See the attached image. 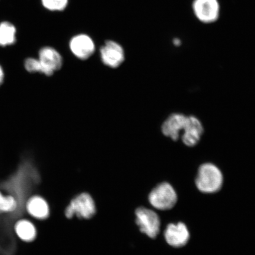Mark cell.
I'll return each instance as SVG.
<instances>
[{
    "label": "cell",
    "mask_w": 255,
    "mask_h": 255,
    "mask_svg": "<svg viewBox=\"0 0 255 255\" xmlns=\"http://www.w3.org/2000/svg\"><path fill=\"white\" fill-rule=\"evenodd\" d=\"M97 213V205L91 194L82 192L70 200L64 211L65 218L72 219L76 215L79 219L89 220Z\"/></svg>",
    "instance_id": "6da1fadb"
},
{
    "label": "cell",
    "mask_w": 255,
    "mask_h": 255,
    "mask_svg": "<svg viewBox=\"0 0 255 255\" xmlns=\"http://www.w3.org/2000/svg\"><path fill=\"white\" fill-rule=\"evenodd\" d=\"M196 186L203 193L218 192L223 186V177L220 169L212 163L203 164L199 168Z\"/></svg>",
    "instance_id": "7a4b0ae2"
},
{
    "label": "cell",
    "mask_w": 255,
    "mask_h": 255,
    "mask_svg": "<svg viewBox=\"0 0 255 255\" xmlns=\"http://www.w3.org/2000/svg\"><path fill=\"white\" fill-rule=\"evenodd\" d=\"M135 223L139 231L149 238L155 239L160 232L161 221L157 213L145 207H139L134 212Z\"/></svg>",
    "instance_id": "3957f363"
},
{
    "label": "cell",
    "mask_w": 255,
    "mask_h": 255,
    "mask_svg": "<svg viewBox=\"0 0 255 255\" xmlns=\"http://www.w3.org/2000/svg\"><path fill=\"white\" fill-rule=\"evenodd\" d=\"M148 199L154 208L159 210H168L173 208L177 203V195L170 184L163 182L151 190Z\"/></svg>",
    "instance_id": "277c9868"
},
{
    "label": "cell",
    "mask_w": 255,
    "mask_h": 255,
    "mask_svg": "<svg viewBox=\"0 0 255 255\" xmlns=\"http://www.w3.org/2000/svg\"><path fill=\"white\" fill-rule=\"evenodd\" d=\"M192 7L194 15L202 23H213L219 19L220 4L218 0H194Z\"/></svg>",
    "instance_id": "5b68a950"
},
{
    "label": "cell",
    "mask_w": 255,
    "mask_h": 255,
    "mask_svg": "<svg viewBox=\"0 0 255 255\" xmlns=\"http://www.w3.org/2000/svg\"><path fill=\"white\" fill-rule=\"evenodd\" d=\"M39 60L42 68V73L46 76L53 75L62 66V57L53 47H44L41 49L39 53Z\"/></svg>",
    "instance_id": "8992f818"
},
{
    "label": "cell",
    "mask_w": 255,
    "mask_h": 255,
    "mask_svg": "<svg viewBox=\"0 0 255 255\" xmlns=\"http://www.w3.org/2000/svg\"><path fill=\"white\" fill-rule=\"evenodd\" d=\"M164 238L170 246L174 248L184 247L190 239V233L186 225L182 222L177 224L170 223L164 231Z\"/></svg>",
    "instance_id": "52a82bcc"
},
{
    "label": "cell",
    "mask_w": 255,
    "mask_h": 255,
    "mask_svg": "<svg viewBox=\"0 0 255 255\" xmlns=\"http://www.w3.org/2000/svg\"><path fill=\"white\" fill-rule=\"evenodd\" d=\"M101 59L102 62L108 67L116 68L124 61L125 55L122 46L114 41H107L104 46L101 48Z\"/></svg>",
    "instance_id": "ba28073f"
},
{
    "label": "cell",
    "mask_w": 255,
    "mask_h": 255,
    "mask_svg": "<svg viewBox=\"0 0 255 255\" xmlns=\"http://www.w3.org/2000/svg\"><path fill=\"white\" fill-rule=\"evenodd\" d=\"M69 46L73 55L81 60L89 58L95 50L93 40L87 35L83 34L73 37L70 41Z\"/></svg>",
    "instance_id": "9c48e42d"
},
{
    "label": "cell",
    "mask_w": 255,
    "mask_h": 255,
    "mask_svg": "<svg viewBox=\"0 0 255 255\" xmlns=\"http://www.w3.org/2000/svg\"><path fill=\"white\" fill-rule=\"evenodd\" d=\"M183 130L182 140L184 144L188 146H194L200 141L203 134V127L197 118L191 116L187 117Z\"/></svg>",
    "instance_id": "30bf717a"
},
{
    "label": "cell",
    "mask_w": 255,
    "mask_h": 255,
    "mask_svg": "<svg viewBox=\"0 0 255 255\" xmlns=\"http://www.w3.org/2000/svg\"><path fill=\"white\" fill-rule=\"evenodd\" d=\"M25 209L28 214L39 221L47 219L50 213L49 203L40 196H33L28 199L25 203Z\"/></svg>",
    "instance_id": "8fae6325"
},
{
    "label": "cell",
    "mask_w": 255,
    "mask_h": 255,
    "mask_svg": "<svg viewBox=\"0 0 255 255\" xmlns=\"http://www.w3.org/2000/svg\"><path fill=\"white\" fill-rule=\"evenodd\" d=\"M187 117L181 114H173L162 124L161 130L163 134L170 137L173 141L179 138L180 132L184 130Z\"/></svg>",
    "instance_id": "7c38bea8"
},
{
    "label": "cell",
    "mask_w": 255,
    "mask_h": 255,
    "mask_svg": "<svg viewBox=\"0 0 255 255\" xmlns=\"http://www.w3.org/2000/svg\"><path fill=\"white\" fill-rule=\"evenodd\" d=\"M16 235L21 241L30 242L37 237V231L33 223L26 219H21L14 226Z\"/></svg>",
    "instance_id": "4fadbf2b"
},
{
    "label": "cell",
    "mask_w": 255,
    "mask_h": 255,
    "mask_svg": "<svg viewBox=\"0 0 255 255\" xmlns=\"http://www.w3.org/2000/svg\"><path fill=\"white\" fill-rule=\"evenodd\" d=\"M16 29L13 25L8 22L0 24V46L12 45L16 41Z\"/></svg>",
    "instance_id": "5bb4252c"
},
{
    "label": "cell",
    "mask_w": 255,
    "mask_h": 255,
    "mask_svg": "<svg viewBox=\"0 0 255 255\" xmlns=\"http://www.w3.org/2000/svg\"><path fill=\"white\" fill-rule=\"evenodd\" d=\"M17 207V201L13 196H4L0 192V213L14 212Z\"/></svg>",
    "instance_id": "9a60e30c"
},
{
    "label": "cell",
    "mask_w": 255,
    "mask_h": 255,
    "mask_svg": "<svg viewBox=\"0 0 255 255\" xmlns=\"http://www.w3.org/2000/svg\"><path fill=\"white\" fill-rule=\"evenodd\" d=\"M44 7L51 11H62L68 5V0H41Z\"/></svg>",
    "instance_id": "2e32d148"
},
{
    "label": "cell",
    "mask_w": 255,
    "mask_h": 255,
    "mask_svg": "<svg viewBox=\"0 0 255 255\" xmlns=\"http://www.w3.org/2000/svg\"><path fill=\"white\" fill-rule=\"evenodd\" d=\"M24 65L25 69L28 72L42 73V68L39 59L29 57L25 60Z\"/></svg>",
    "instance_id": "e0dca14e"
},
{
    "label": "cell",
    "mask_w": 255,
    "mask_h": 255,
    "mask_svg": "<svg viewBox=\"0 0 255 255\" xmlns=\"http://www.w3.org/2000/svg\"><path fill=\"white\" fill-rule=\"evenodd\" d=\"M4 72L1 65H0V86H1L4 82Z\"/></svg>",
    "instance_id": "ac0fdd59"
},
{
    "label": "cell",
    "mask_w": 255,
    "mask_h": 255,
    "mask_svg": "<svg viewBox=\"0 0 255 255\" xmlns=\"http://www.w3.org/2000/svg\"><path fill=\"white\" fill-rule=\"evenodd\" d=\"M173 43L175 46H178L181 44V41L178 39H175L173 41Z\"/></svg>",
    "instance_id": "d6986e66"
}]
</instances>
